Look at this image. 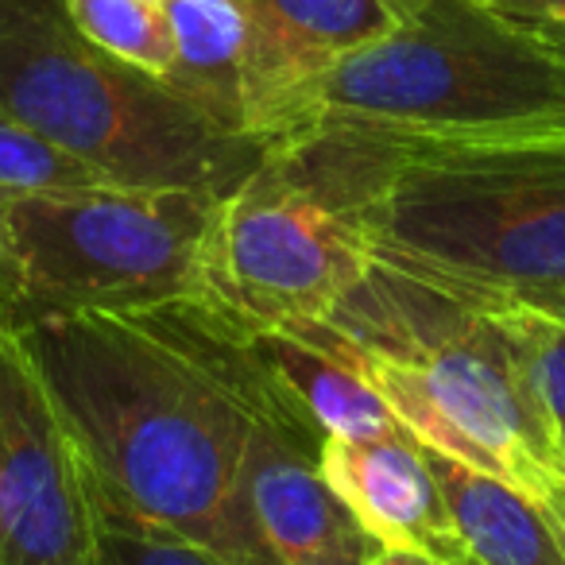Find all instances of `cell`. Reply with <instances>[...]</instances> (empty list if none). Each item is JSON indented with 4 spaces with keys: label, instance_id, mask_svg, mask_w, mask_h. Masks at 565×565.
Here are the masks:
<instances>
[{
    "label": "cell",
    "instance_id": "6",
    "mask_svg": "<svg viewBox=\"0 0 565 565\" xmlns=\"http://www.w3.org/2000/svg\"><path fill=\"white\" fill-rule=\"evenodd\" d=\"M221 194L190 186L0 190V318L143 310L202 299Z\"/></svg>",
    "mask_w": 565,
    "mask_h": 565
},
{
    "label": "cell",
    "instance_id": "19",
    "mask_svg": "<svg viewBox=\"0 0 565 565\" xmlns=\"http://www.w3.org/2000/svg\"><path fill=\"white\" fill-rule=\"evenodd\" d=\"M495 12H508L534 24H562L565 28V0H484Z\"/></svg>",
    "mask_w": 565,
    "mask_h": 565
},
{
    "label": "cell",
    "instance_id": "15",
    "mask_svg": "<svg viewBox=\"0 0 565 565\" xmlns=\"http://www.w3.org/2000/svg\"><path fill=\"white\" fill-rule=\"evenodd\" d=\"M71 17L113 58L167 78L174 66V32L163 0H66Z\"/></svg>",
    "mask_w": 565,
    "mask_h": 565
},
{
    "label": "cell",
    "instance_id": "18",
    "mask_svg": "<svg viewBox=\"0 0 565 565\" xmlns=\"http://www.w3.org/2000/svg\"><path fill=\"white\" fill-rule=\"evenodd\" d=\"M526 341V356H531V376L539 387L542 411L550 418L557 446L565 454V322L557 318H534L519 315L511 318Z\"/></svg>",
    "mask_w": 565,
    "mask_h": 565
},
{
    "label": "cell",
    "instance_id": "2",
    "mask_svg": "<svg viewBox=\"0 0 565 565\" xmlns=\"http://www.w3.org/2000/svg\"><path fill=\"white\" fill-rule=\"evenodd\" d=\"M267 156L380 271L480 315L565 322V132L438 140L315 125Z\"/></svg>",
    "mask_w": 565,
    "mask_h": 565
},
{
    "label": "cell",
    "instance_id": "16",
    "mask_svg": "<svg viewBox=\"0 0 565 565\" xmlns=\"http://www.w3.org/2000/svg\"><path fill=\"white\" fill-rule=\"evenodd\" d=\"M97 182H105L97 171L0 113V190H63L97 186Z\"/></svg>",
    "mask_w": 565,
    "mask_h": 565
},
{
    "label": "cell",
    "instance_id": "3",
    "mask_svg": "<svg viewBox=\"0 0 565 565\" xmlns=\"http://www.w3.org/2000/svg\"><path fill=\"white\" fill-rule=\"evenodd\" d=\"M315 326L353 356L426 449L546 508L565 495V454L511 318L480 315L369 264L353 295Z\"/></svg>",
    "mask_w": 565,
    "mask_h": 565
},
{
    "label": "cell",
    "instance_id": "5",
    "mask_svg": "<svg viewBox=\"0 0 565 565\" xmlns=\"http://www.w3.org/2000/svg\"><path fill=\"white\" fill-rule=\"evenodd\" d=\"M0 113L117 186L225 198L267 156L190 109L163 78L102 51L66 0H0Z\"/></svg>",
    "mask_w": 565,
    "mask_h": 565
},
{
    "label": "cell",
    "instance_id": "17",
    "mask_svg": "<svg viewBox=\"0 0 565 565\" xmlns=\"http://www.w3.org/2000/svg\"><path fill=\"white\" fill-rule=\"evenodd\" d=\"M97 565H228V562L213 554V550L194 546L186 539H174L167 531H148V526H132V523H120V519L102 515Z\"/></svg>",
    "mask_w": 565,
    "mask_h": 565
},
{
    "label": "cell",
    "instance_id": "11",
    "mask_svg": "<svg viewBox=\"0 0 565 565\" xmlns=\"http://www.w3.org/2000/svg\"><path fill=\"white\" fill-rule=\"evenodd\" d=\"M318 465L384 550H418L441 565H472L454 531L426 446L407 430L380 438H326Z\"/></svg>",
    "mask_w": 565,
    "mask_h": 565
},
{
    "label": "cell",
    "instance_id": "14",
    "mask_svg": "<svg viewBox=\"0 0 565 565\" xmlns=\"http://www.w3.org/2000/svg\"><path fill=\"white\" fill-rule=\"evenodd\" d=\"M163 9L174 32V66L163 82L221 132L248 136V12L244 4L241 0H163Z\"/></svg>",
    "mask_w": 565,
    "mask_h": 565
},
{
    "label": "cell",
    "instance_id": "8",
    "mask_svg": "<svg viewBox=\"0 0 565 565\" xmlns=\"http://www.w3.org/2000/svg\"><path fill=\"white\" fill-rule=\"evenodd\" d=\"M86 457L17 330L0 322V565H97Z\"/></svg>",
    "mask_w": 565,
    "mask_h": 565
},
{
    "label": "cell",
    "instance_id": "1",
    "mask_svg": "<svg viewBox=\"0 0 565 565\" xmlns=\"http://www.w3.org/2000/svg\"><path fill=\"white\" fill-rule=\"evenodd\" d=\"M17 333L86 457L102 515L186 539L228 565H279L244 495L271 380L241 318L179 299Z\"/></svg>",
    "mask_w": 565,
    "mask_h": 565
},
{
    "label": "cell",
    "instance_id": "12",
    "mask_svg": "<svg viewBox=\"0 0 565 565\" xmlns=\"http://www.w3.org/2000/svg\"><path fill=\"white\" fill-rule=\"evenodd\" d=\"M259 369L322 438H380L403 430L384 395L369 384L315 322L244 326Z\"/></svg>",
    "mask_w": 565,
    "mask_h": 565
},
{
    "label": "cell",
    "instance_id": "22",
    "mask_svg": "<svg viewBox=\"0 0 565 565\" xmlns=\"http://www.w3.org/2000/svg\"><path fill=\"white\" fill-rule=\"evenodd\" d=\"M0 322H4V318H0Z\"/></svg>",
    "mask_w": 565,
    "mask_h": 565
},
{
    "label": "cell",
    "instance_id": "9",
    "mask_svg": "<svg viewBox=\"0 0 565 565\" xmlns=\"http://www.w3.org/2000/svg\"><path fill=\"white\" fill-rule=\"evenodd\" d=\"M322 441L271 384L252 423L244 465L256 531L279 565H376L384 546L326 480L318 465Z\"/></svg>",
    "mask_w": 565,
    "mask_h": 565
},
{
    "label": "cell",
    "instance_id": "7",
    "mask_svg": "<svg viewBox=\"0 0 565 565\" xmlns=\"http://www.w3.org/2000/svg\"><path fill=\"white\" fill-rule=\"evenodd\" d=\"M369 271L341 217L271 156L217 202L202 299L244 326L322 322Z\"/></svg>",
    "mask_w": 565,
    "mask_h": 565
},
{
    "label": "cell",
    "instance_id": "20",
    "mask_svg": "<svg viewBox=\"0 0 565 565\" xmlns=\"http://www.w3.org/2000/svg\"><path fill=\"white\" fill-rule=\"evenodd\" d=\"M376 565H441V562L430 554H418V550H384Z\"/></svg>",
    "mask_w": 565,
    "mask_h": 565
},
{
    "label": "cell",
    "instance_id": "21",
    "mask_svg": "<svg viewBox=\"0 0 565 565\" xmlns=\"http://www.w3.org/2000/svg\"><path fill=\"white\" fill-rule=\"evenodd\" d=\"M480 4H484V0H480Z\"/></svg>",
    "mask_w": 565,
    "mask_h": 565
},
{
    "label": "cell",
    "instance_id": "4",
    "mask_svg": "<svg viewBox=\"0 0 565 565\" xmlns=\"http://www.w3.org/2000/svg\"><path fill=\"white\" fill-rule=\"evenodd\" d=\"M392 32L341 58L287 136L315 125L438 140L565 132L562 24L480 0H392Z\"/></svg>",
    "mask_w": 565,
    "mask_h": 565
},
{
    "label": "cell",
    "instance_id": "10",
    "mask_svg": "<svg viewBox=\"0 0 565 565\" xmlns=\"http://www.w3.org/2000/svg\"><path fill=\"white\" fill-rule=\"evenodd\" d=\"M248 12V136L271 148L307 94L395 28L392 0H241Z\"/></svg>",
    "mask_w": 565,
    "mask_h": 565
},
{
    "label": "cell",
    "instance_id": "13",
    "mask_svg": "<svg viewBox=\"0 0 565 565\" xmlns=\"http://www.w3.org/2000/svg\"><path fill=\"white\" fill-rule=\"evenodd\" d=\"M426 457L472 565H565V495L546 508L434 449Z\"/></svg>",
    "mask_w": 565,
    "mask_h": 565
}]
</instances>
